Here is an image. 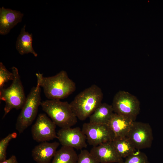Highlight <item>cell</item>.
<instances>
[{"mask_svg": "<svg viewBox=\"0 0 163 163\" xmlns=\"http://www.w3.org/2000/svg\"><path fill=\"white\" fill-rule=\"evenodd\" d=\"M37 84L43 88L46 97L49 100H60L74 92L75 83L62 70L54 76L44 77L39 72L36 73Z\"/></svg>", "mask_w": 163, "mask_h": 163, "instance_id": "cell-1", "label": "cell"}, {"mask_svg": "<svg viewBox=\"0 0 163 163\" xmlns=\"http://www.w3.org/2000/svg\"><path fill=\"white\" fill-rule=\"evenodd\" d=\"M103 97L101 89L94 84L78 93L69 104L77 118L84 121L102 103Z\"/></svg>", "mask_w": 163, "mask_h": 163, "instance_id": "cell-2", "label": "cell"}, {"mask_svg": "<svg viewBox=\"0 0 163 163\" xmlns=\"http://www.w3.org/2000/svg\"><path fill=\"white\" fill-rule=\"evenodd\" d=\"M40 106L56 126L61 128L71 127L77 123L78 118L67 101L48 100L41 102Z\"/></svg>", "mask_w": 163, "mask_h": 163, "instance_id": "cell-3", "label": "cell"}, {"mask_svg": "<svg viewBox=\"0 0 163 163\" xmlns=\"http://www.w3.org/2000/svg\"><path fill=\"white\" fill-rule=\"evenodd\" d=\"M11 69L14 74L11 85L0 89V99L5 102L3 118L13 109H21L26 98L18 69L14 66Z\"/></svg>", "mask_w": 163, "mask_h": 163, "instance_id": "cell-4", "label": "cell"}, {"mask_svg": "<svg viewBox=\"0 0 163 163\" xmlns=\"http://www.w3.org/2000/svg\"><path fill=\"white\" fill-rule=\"evenodd\" d=\"M41 87L37 84L36 86L31 89L26 97L15 124V129L19 134L30 126L36 118L41 102Z\"/></svg>", "mask_w": 163, "mask_h": 163, "instance_id": "cell-5", "label": "cell"}, {"mask_svg": "<svg viewBox=\"0 0 163 163\" xmlns=\"http://www.w3.org/2000/svg\"><path fill=\"white\" fill-rule=\"evenodd\" d=\"M114 113L135 121L140 111V103L136 97L120 91L114 95L111 105Z\"/></svg>", "mask_w": 163, "mask_h": 163, "instance_id": "cell-6", "label": "cell"}, {"mask_svg": "<svg viewBox=\"0 0 163 163\" xmlns=\"http://www.w3.org/2000/svg\"><path fill=\"white\" fill-rule=\"evenodd\" d=\"M82 130L86 137L88 142L93 146L112 141L115 138L113 132L107 124L85 123Z\"/></svg>", "mask_w": 163, "mask_h": 163, "instance_id": "cell-7", "label": "cell"}, {"mask_svg": "<svg viewBox=\"0 0 163 163\" xmlns=\"http://www.w3.org/2000/svg\"><path fill=\"white\" fill-rule=\"evenodd\" d=\"M127 137L137 150L150 148L153 140L150 125L135 121L133 122Z\"/></svg>", "mask_w": 163, "mask_h": 163, "instance_id": "cell-8", "label": "cell"}, {"mask_svg": "<svg viewBox=\"0 0 163 163\" xmlns=\"http://www.w3.org/2000/svg\"><path fill=\"white\" fill-rule=\"evenodd\" d=\"M56 127V125L46 114L40 113L31 127L32 138L39 142L57 139Z\"/></svg>", "mask_w": 163, "mask_h": 163, "instance_id": "cell-9", "label": "cell"}, {"mask_svg": "<svg viewBox=\"0 0 163 163\" xmlns=\"http://www.w3.org/2000/svg\"><path fill=\"white\" fill-rule=\"evenodd\" d=\"M57 134V139L62 146L77 150L82 149L87 146L86 137L79 127L61 128Z\"/></svg>", "mask_w": 163, "mask_h": 163, "instance_id": "cell-10", "label": "cell"}, {"mask_svg": "<svg viewBox=\"0 0 163 163\" xmlns=\"http://www.w3.org/2000/svg\"><path fill=\"white\" fill-rule=\"evenodd\" d=\"M90 152L100 163H122L124 161L117 152L112 141L93 146Z\"/></svg>", "mask_w": 163, "mask_h": 163, "instance_id": "cell-11", "label": "cell"}, {"mask_svg": "<svg viewBox=\"0 0 163 163\" xmlns=\"http://www.w3.org/2000/svg\"><path fill=\"white\" fill-rule=\"evenodd\" d=\"M59 143L45 142L35 146L32 151L33 160L37 163H50L54 156Z\"/></svg>", "mask_w": 163, "mask_h": 163, "instance_id": "cell-12", "label": "cell"}, {"mask_svg": "<svg viewBox=\"0 0 163 163\" xmlns=\"http://www.w3.org/2000/svg\"><path fill=\"white\" fill-rule=\"evenodd\" d=\"M24 14L20 11L5 8H0V34L5 35L18 23L21 22Z\"/></svg>", "mask_w": 163, "mask_h": 163, "instance_id": "cell-13", "label": "cell"}, {"mask_svg": "<svg viewBox=\"0 0 163 163\" xmlns=\"http://www.w3.org/2000/svg\"><path fill=\"white\" fill-rule=\"evenodd\" d=\"M133 121L126 117L114 113L108 125L115 138L123 137L127 136Z\"/></svg>", "mask_w": 163, "mask_h": 163, "instance_id": "cell-14", "label": "cell"}, {"mask_svg": "<svg viewBox=\"0 0 163 163\" xmlns=\"http://www.w3.org/2000/svg\"><path fill=\"white\" fill-rule=\"evenodd\" d=\"M26 25H24L21 30L16 42V48L21 55L31 53L35 57L37 54L32 46V34L25 31Z\"/></svg>", "mask_w": 163, "mask_h": 163, "instance_id": "cell-15", "label": "cell"}, {"mask_svg": "<svg viewBox=\"0 0 163 163\" xmlns=\"http://www.w3.org/2000/svg\"><path fill=\"white\" fill-rule=\"evenodd\" d=\"M113 113L112 105L102 103L89 117V122L108 124Z\"/></svg>", "mask_w": 163, "mask_h": 163, "instance_id": "cell-16", "label": "cell"}, {"mask_svg": "<svg viewBox=\"0 0 163 163\" xmlns=\"http://www.w3.org/2000/svg\"><path fill=\"white\" fill-rule=\"evenodd\" d=\"M78 155L72 147L62 146L57 150L51 163H77Z\"/></svg>", "mask_w": 163, "mask_h": 163, "instance_id": "cell-17", "label": "cell"}, {"mask_svg": "<svg viewBox=\"0 0 163 163\" xmlns=\"http://www.w3.org/2000/svg\"><path fill=\"white\" fill-rule=\"evenodd\" d=\"M112 142L118 154L122 158H126L136 151L127 136L115 138Z\"/></svg>", "mask_w": 163, "mask_h": 163, "instance_id": "cell-18", "label": "cell"}, {"mask_svg": "<svg viewBox=\"0 0 163 163\" xmlns=\"http://www.w3.org/2000/svg\"><path fill=\"white\" fill-rule=\"evenodd\" d=\"M17 133L13 132L8 134L0 141V162L6 159V150L9 142L17 136Z\"/></svg>", "mask_w": 163, "mask_h": 163, "instance_id": "cell-19", "label": "cell"}, {"mask_svg": "<svg viewBox=\"0 0 163 163\" xmlns=\"http://www.w3.org/2000/svg\"><path fill=\"white\" fill-rule=\"evenodd\" d=\"M122 163H149L146 154L138 150L126 158Z\"/></svg>", "mask_w": 163, "mask_h": 163, "instance_id": "cell-20", "label": "cell"}, {"mask_svg": "<svg viewBox=\"0 0 163 163\" xmlns=\"http://www.w3.org/2000/svg\"><path fill=\"white\" fill-rule=\"evenodd\" d=\"M14 74L8 71L2 62H0V89L4 88L5 83L13 80Z\"/></svg>", "mask_w": 163, "mask_h": 163, "instance_id": "cell-21", "label": "cell"}, {"mask_svg": "<svg viewBox=\"0 0 163 163\" xmlns=\"http://www.w3.org/2000/svg\"><path fill=\"white\" fill-rule=\"evenodd\" d=\"M77 163H100L86 149L82 150L78 155Z\"/></svg>", "mask_w": 163, "mask_h": 163, "instance_id": "cell-22", "label": "cell"}, {"mask_svg": "<svg viewBox=\"0 0 163 163\" xmlns=\"http://www.w3.org/2000/svg\"><path fill=\"white\" fill-rule=\"evenodd\" d=\"M0 163H18L16 157L12 155L10 158Z\"/></svg>", "mask_w": 163, "mask_h": 163, "instance_id": "cell-23", "label": "cell"}]
</instances>
